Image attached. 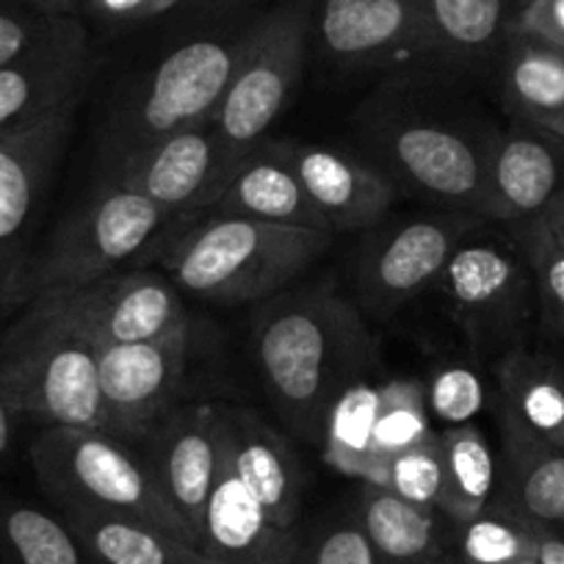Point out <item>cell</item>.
Instances as JSON below:
<instances>
[{
  "label": "cell",
  "instance_id": "obj_1",
  "mask_svg": "<svg viewBox=\"0 0 564 564\" xmlns=\"http://www.w3.org/2000/svg\"><path fill=\"white\" fill-rule=\"evenodd\" d=\"M252 349L276 415L311 446L333 401L373 362V338L355 302L329 280L282 291L254 316Z\"/></svg>",
  "mask_w": 564,
  "mask_h": 564
},
{
  "label": "cell",
  "instance_id": "obj_2",
  "mask_svg": "<svg viewBox=\"0 0 564 564\" xmlns=\"http://www.w3.org/2000/svg\"><path fill=\"white\" fill-rule=\"evenodd\" d=\"M329 243L333 232L197 210L172 221L153 260L194 300L232 307L289 291Z\"/></svg>",
  "mask_w": 564,
  "mask_h": 564
},
{
  "label": "cell",
  "instance_id": "obj_3",
  "mask_svg": "<svg viewBox=\"0 0 564 564\" xmlns=\"http://www.w3.org/2000/svg\"><path fill=\"white\" fill-rule=\"evenodd\" d=\"M175 219L153 199L97 181L51 236L31 249L7 313H18L36 296L89 285L128 263L153 258Z\"/></svg>",
  "mask_w": 564,
  "mask_h": 564
},
{
  "label": "cell",
  "instance_id": "obj_4",
  "mask_svg": "<svg viewBox=\"0 0 564 564\" xmlns=\"http://www.w3.org/2000/svg\"><path fill=\"white\" fill-rule=\"evenodd\" d=\"M0 393L20 421L106 432L97 349L45 300L20 307L0 335Z\"/></svg>",
  "mask_w": 564,
  "mask_h": 564
},
{
  "label": "cell",
  "instance_id": "obj_5",
  "mask_svg": "<svg viewBox=\"0 0 564 564\" xmlns=\"http://www.w3.org/2000/svg\"><path fill=\"white\" fill-rule=\"evenodd\" d=\"M34 479L56 512L122 514L144 520L197 545L188 525L161 492L148 459L100 430H40L29 443Z\"/></svg>",
  "mask_w": 564,
  "mask_h": 564
},
{
  "label": "cell",
  "instance_id": "obj_6",
  "mask_svg": "<svg viewBox=\"0 0 564 564\" xmlns=\"http://www.w3.org/2000/svg\"><path fill=\"white\" fill-rule=\"evenodd\" d=\"M249 29L238 36H199L166 53L148 75L124 86L102 124L100 172L164 135L214 119Z\"/></svg>",
  "mask_w": 564,
  "mask_h": 564
},
{
  "label": "cell",
  "instance_id": "obj_7",
  "mask_svg": "<svg viewBox=\"0 0 564 564\" xmlns=\"http://www.w3.org/2000/svg\"><path fill=\"white\" fill-rule=\"evenodd\" d=\"M498 130L481 133L459 119L430 111L384 113L373 124L371 148L390 183L437 210L487 221V181Z\"/></svg>",
  "mask_w": 564,
  "mask_h": 564
},
{
  "label": "cell",
  "instance_id": "obj_8",
  "mask_svg": "<svg viewBox=\"0 0 564 564\" xmlns=\"http://www.w3.org/2000/svg\"><path fill=\"white\" fill-rule=\"evenodd\" d=\"M446 313L476 355H507L536 316V289L512 232L490 221L470 230L437 276Z\"/></svg>",
  "mask_w": 564,
  "mask_h": 564
},
{
  "label": "cell",
  "instance_id": "obj_9",
  "mask_svg": "<svg viewBox=\"0 0 564 564\" xmlns=\"http://www.w3.org/2000/svg\"><path fill=\"white\" fill-rule=\"evenodd\" d=\"M311 20V0H282L249 29L247 47L214 113L230 175L249 150L269 139L271 124L289 108L305 73Z\"/></svg>",
  "mask_w": 564,
  "mask_h": 564
},
{
  "label": "cell",
  "instance_id": "obj_10",
  "mask_svg": "<svg viewBox=\"0 0 564 564\" xmlns=\"http://www.w3.org/2000/svg\"><path fill=\"white\" fill-rule=\"evenodd\" d=\"M485 219L454 210L404 214L368 227L355 252L357 300L373 316H393L426 289H435L457 243Z\"/></svg>",
  "mask_w": 564,
  "mask_h": 564
},
{
  "label": "cell",
  "instance_id": "obj_11",
  "mask_svg": "<svg viewBox=\"0 0 564 564\" xmlns=\"http://www.w3.org/2000/svg\"><path fill=\"white\" fill-rule=\"evenodd\" d=\"M80 102L84 97H75L0 135V313H7L14 280L34 249V227L67 153Z\"/></svg>",
  "mask_w": 564,
  "mask_h": 564
},
{
  "label": "cell",
  "instance_id": "obj_12",
  "mask_svg": "<svg viewBox=\"0 0 564 564\" xmlns=\"http://www.w3.org/2000/svg\"><path fill=\"white\" fill-rule=\"evenodd\" d=\"M36 300H45L97 351L161 338L188 322L181 289L164 271L150 269L113 271L89 285Z\"/></svg>",
  "mask_w": 564,
  "mask_h": 564
},
{
  "label": "cell",
  "instance_id": "obj_13",
  "mask_svg": "<svg viewBox=\"0 0 564 564\" xmlns=\"http://www.w3.org/2000/svg\"><path fill=\"white\" fill-rule=\"evenodd\" d=\"M188 346L192 318L161 338L97 351L106 435L135 446L175 410L186 382Z\"/></svg>",
  "mask_w": 564,
  "mask_h": 564
},
{
  "label": "cell",
  "instance_id": "obj_14",
  "mask_svg": "<svg viewBox=\"0 0 564 564\" xmlns=\"http://www.w3.org/2000/svg\"><path fill=\"white\" fill-rule=\"evenodd\" d=\"M97 181L153 199L172 216H188L208 210L219 199L230 172L210 119L153 141L111 170L100 172Z\"/></svg>",
  "mask_w": 564,
  "mask_h": 564
},
{
  "label": "cell",
  "instance_id": "obj_15",
  "mask_svg": "<svg viewBox=\"0 0 564 564\" xmlns=\"http://www.w3.org/2000/svg\"><path fill=\"white\" fill-rule=\"evenodd\" d=\"M311 34L322 56L346 73L423 62L421 0H318Z\"/></svg>",
  "mask_w": 564,
  "mask_h": 564
},
{
  "label": "cell",
  "instance_id": "obj_16",
  "mask_svg": "<svg viewBox=\"0 0 564 564\" xmlns=\"http://www.w3.org/2000/svg\"><path fill=\"white\" fill-rule=\"evenodd\" d=\"M95 69L97 58L84 23L73 14L58 18L45 40L0 67V135L86 97Z\"/></svg>",
  "mask_w": 564,
  "mask_h": 564
},
{
  "label": "cell",
  "instance_id": "obj_17",
  "mask_svg": "<svg viewBox=\"0 0 564 564\" xmlns=\"http://www.w3.org/2000/svg\"><path fill=\"white\" fill-rule=\"evenodd\" d=\"M144 443L148 465L166 501L175 507L199 547L205 507L221 465L219 404L175 406L161 417Z\"/></svg>",
  "mask_w": 564,
  "mask_h": 564
},
{
  "label": "cell",
  "instance_id": "obj_18",
  "mask_svg": "<svg viewBox=\"0 0 564 564\" xmlns=\"http://www.w3.org/2000/svg\"><path fill=\"white\" fill-rule=\"evenodd\" d=\"M562 181L564 139L512 119L492 144L487 221L512 227L545 214Z\"/></svg>",
  "mask_w": 564,
  "mask_h": 564
},
{
  "label": "cell",
  "instance_id": "obj_19",
  "mask_svg": "<svg viewBox=\"0 0 564 564\" xmlns=\"http://www.w3.org/2000/svg\"><path fill=\"white\" fill-rule=\"evenodd\" d=\"M285 141L307 197L333 232L368 230L388 216L395 186L377 164L311 141Z\"/></svg>",
  "mask_w": 564,
  "mask_h": 564
},
{
  "label": "cell",
  "instance_id": "obj_20",
  "mask_svg": "<svg viewBox=\"0 0 564 564\" xmlns=\"http://www.w3.org/2000/svg\"><path fill=\"white\" fill-rule=\"evenodd\" d=\"M221 446L260 507L282 529H296L305 492L300 457L269 421L247 406L219 404Z\"/></svg>",
  "mask_w": 564,
  "mask_h": 564
},
{
  "label": "cell",
  "instance_id": "obj_21",
  "mask_svg": "<svg viewBox=\"0 0 564 564\" xmlns=\"http://www.w3.org/2000/svg\"><path fill=\"white\" fill-rule=\"evenodd\" d=\"M300 525L282 529L249 492L221 446V465L205 507L199 551L216 564H294Z\"/></svg>",
  "mask_w": 564,
  "mask_h": 564
},
{
  "label": "cell",
  "instance_id": "obj_22",
  "mask_svg": "<svg viewBox=\"0 0 564 564\" xmlns=\"http://www.w3.org/2000/svg\"><path fill=\"white\" fill-rule=\"evenodd\" d=\"M208 210L269 225L333 232L307 197L282 139H263L258 148L249 150Z\"/></svg>",
  "mask_w": 564,
  "mask_h": 564
},
{
  "label": "cell",
  "instance_id": "obj_23",
  "mask_svg": "<svg viewBox=\"0 0 564 564\" xmlns=\"http://www.w3.org/2000/svg\"><path fill=\"white\" fill-rule=\"evenodd\" d=\"M501 426L564 452V362L547 351L514 346L496 360Z\"/></svg>",
  "mask_w": 564,
  "mask_h": 564
},
{
  "label": "cell",
  "instance_id": "obj_24",
  "mask_svg": "<svg viewBox=\"0 0 564 564\" xmlns=\"http://www.w3.org/2000/svg\"><path fill=\"white\" fill-rule=\"evenodd\" d=\"M355 509L382 564H426L452 553L457 523L437 507L412 503L388 487L360 481Z\"/></svg>",
  "mask_w": 564,
  "mask_h": 564
},
{
  "label": "cell",
  "instance_id": "obj_25",
  "mask_svg": "<svg viewBox=\"0 0 564 564\" xmlns=\"http://www.w3.org/2000/svg\"><path fill=\"white\" fill-rule=\"evenodd\" d=\"M507 31L503 0H421L423 62L481 73L498 62Z\"/></svg>",
  "mask_w": 564,
  "mask_h": 564
},
{
  "label": "cell",
  "instance_id": "obj_26",
  "mask_svg": "<svg viewBox=\"0 0 564 564\" xmlns=\"http://www.w3.org/2000/svg\"><path fill=\"white\" fill-rule=\"evenodd\" d=\"M503 457L492 501L518 514L531 529L564 540V452L529 441L501 426Z\"/></svg>",
  "mask_w": 564,
  "mask_h": 564
},
{
  "label": "cell",
  "instance_id": "obj_27",
  "mask_svg": "<svg viewBox=\"0 0 564 564\" xmlns=\"http://www.w3.org/2000/svg\"><path fill=\"white\" fill-rule=\"evenodd\" d=\"M496 67L509 117L564 139V51L507 34Z\"/></svg>",
  "mask_w": 564,
  "mask_h": 564
},
{
  "label": "cell",
  "instance_id": "obj_28",
  "mask_svg": "<svg viewBox=\"0 0 564 564\" xmlns=\"http://www.w3.org/2000/svg\"><path fill=\"white\" fill-rule=\"evenodd\" d=\"M58 514L84 545L89 564H216L197 545L144 520L86 509Z\"/></svg>",
  "mask_w": 564,
  "mask_h": 564
},
{
  "label": "cell",
  "instance_id": "obj_29",
  "mask_svg": "<svg viewBox=\"0 0 564 564\" xmlns=\"http://www.w3.org/2000/svg\"><path fill=\"white\" fill-rule=\"evenodd\" d=\"M0 564H89V556L56 509L0 487Z\"/></svg>",
  "mask_w": 564,
  "mask_h": 564
},
{
  "label": "cell",
  "instance_id": "obj_30",
  "mask_svg": "<svg viewBox=\"0 0 564 564\" xmlns=\"http://www.w3.org/2000/svg\"><path fill=\"white\" fill-rule=\"evenodd\" d=\"M379 384L371 379L351 382L327 410L322 430V457L340 476L377 485L379 468L373 459V421H377Z\"/></svg>",
  "mask_w": 564,
  "mask_h": 564
},
{
  "label": "cell",
  "instance_id": "obj_31",
  "mask_svg": "<svg viewBox=\"0 0 564 564\" xmlns=\"http://www.w3.org/2000/svg\"><path fill=\"white\" fill-rule=\"evenodd\" d=\"M446 459V490L441 512L454 523L476 518L490 507L498 490V463L485 432L474 423L446 426L441 432Z\"/></svg>",
  "mask_w": 564,
  "mask_h": 564
},
{
  "label": "cell",
  "instance_id": "obj_32",
  "mask_svg": "<svg viewBox=\"0 0 564 564\" xmlns=\"http://www.w3.org/2000/svg\"><path fill=\"white\" fill-rule=\"evenodd\" d=\"M435 435L426 406V388L421 379H388L379 384L377 421H373V459H377L379 479L384 465L395 454L417 446Z\"/></svg>",
  "mask_w": 564,
  "mask_h": 564
},
{
  "label": "cell",
  "instance_id": "obj_33",
  "mask_svg": "<svg viewBox=\"0 0 564 564\" xmlns=\"http://www.w3.org/2000/svg\"><path fill=\"white\" fill-rule=\"evenodd\" d=\"M457 564H514L534 556V529L498 501L454 531Z\"/></svg>",
  "mask_w": 564,
  "mask_h": 564
},
{
  "label": "cell",
  "instance_id": "obj_34",
  "mask_svg": "<svg viewBox=\"0 0 564 564\" xmlns=\"http://www.w3.org/2000/svg\"><path fill=\"white\" fill-rule=\"evenodd\" d=\"M518 241L536 289V316L547 333L564 340V249L553 241L542 216L507 227Z\"/></svg>",
  "mask_w": 564,
  "mask_h": 564
},
{
  "label": "cell",
  "instance_id": "obj_35",
  "mask_svg": "<svg viewBox=\"0 0 564 564\" xmlns=\"http://www.w3.org/2000/svg\"><path fill=\"white\" fill-rule=\"evenodd\" d=\"M294 564H382L377 547L368 540L357 509H338L307 531L300 529V547Z\"/></svg>",
  "mask_w": 564,
  "mask_h": 564
},
{
  "label": "cell",
  "instance_id": "obj_36",
  "mask_svg": "<svg viewBox=\"0 0 564 564\" xmlns=\"http://www.w3.org/2000/svg\"><path fill=\"white\" fill-rule=\"evenodd\" d=\"M426 388V406L430 417H437L446 426H463L474 423L479 412L490 404V390L479 368L463 360H446L432 368Z\"/></svg>",
  "mask_w": 564,
  "mask_h": 564
},
{
  "label": "cell",
  "instance_id": "obj_37",
  "mask_svg": "<svg viewBox=\"0 0 564 564\" xmlns=\"http://www.w3.org/2000/svg\"><path fill=\"white\" fill-rule=\"evenodd\" d=\"M379 485L412 503L441 509L443 490H446V459H443L441 432L388 459Z\"/></svg>",
  "mask_w": 564,
  "mask_h": 564
},
{
  "label": "cell",
  "instance_id": "obj_38",
  "mask_svg": "<svg viewBox=\"0 0 564 564\" xmlns=\"http://www.w3.org/2000/svg\"><path fill=\"white\" fill-rule=\"evenodd\" d=\"M58 18L64 14H45L14 0H0V67L18 62L45 40Z\"/></svg>",
  "mask_w": 564,
  "mask_h": 564
},
{
  "label": "cell",
  "instance_id": "obj_39",
  "mask_svg": "<svg viewBox=\"0 0 564 564\" xmlns=\"http://www.w3.org/2000/svg\"><path fill=\"white\" fill-rule=\"evenodd\" d=\"M186 0H78V12L106 29H135L181 9Z\"/></svg>",
  "mask_w": 564,
  "mask_h": 564
},
{
  "label": "cell",
  "instance_id": "obj_40",
  "mask_svg": "<svg viewBox=\"0 0 564 564\" xmlns=\"http://www.w3.org/2000/svg\"><path fill=\"white\" fill-rule=\"evenodd\" d=\"M507 34L531 36L564 51V0H520Z\"/></svg>",
  "mask_w": 564,
  "mask_h": 564
},
{
  "label": "cell",
  "instance_id": "obj_41",
  "mask_svg": "<svg viewBox=\"0 0 564 564\" xmlns=\"http://www.w3.org/2000/svg\"><path fill=\"white\" fill-rule=\"evenodd\" d=\"M18 423L20 417L14 415V410L9 406L7 395L0 393V468L9 463L14 448V437H18Z\"/></svg>",
  "mask_w": 564,
  "mask_h": 564
},
{
  "label": "cell",
  "instance_id": "obj_42",
  "mask_svg": "<svg viewBox=\"0 0 564 564\" xmlns=\"http://www.w3.org/2000/svg\"><path fill=\"white\" fill-rule=\"evenodd\" d=\"M534 556L540 564H564V540L534 529Z\"/></svg>",
  "mask_w": 564,
  "mask_h": 564
},
{
  "label": "cell",
  "instance_id": "obj_43",
  "mask_svg": "<svg viewBox=\"0 0 564 564\" xmlns=\"http://www.w3.org/2000/svg\"><path fill=\"white\" fill-rule=\"evenodd\" d=\"M540 216H542V221H545L547 232L553 236V241L564 249V181H562V188H558V194L553 197V203L547 205L545 214H540Z\"/></svg>",
  "mask_w": 564,
  "mask_h": 564
},
{
  "label": "cell",
  "instance_id": "obj_44",
  "mask_svg": "<svg viewBox=\"0 0 564 564\" xmlns=\"http://www.w3.org/2000/svg\"><path fill=\"white\" fill-rule=\"evenodd\" d=\"M14 3H23V7L45 14H73L75 18V12H78V0H14Z\"/></svg>",
  "mask_w": 564,
  "mask_h": 564
},
{
  "label": "cell",
  "instance_id": "obj_45",
  "mask_svg": "<svg viewBox=\"0 0 564 564\" xmlns=\"http://www.w3.org/2000/svg\"><path fill=\"white\" fill-rule=\"evenodd\" d=\"M426 564H457V558H454L452 553H446V556H441V558H432V562H426Z\"/></svg>",
  "mask_w": 564,
  "mask_h": 564
},
{
  "label": "cell",
  "instance_id": "obj_46",
  "mask_svg": "<svg viewBox=\"0 0 564 564\" xmlns=\"http://www.w3.org/2000/svg\"><path fill=\"white\" fill-rule=\"evenodd\" d=\"M514 564H540V558L529 556V558H520V562H514Z\"/></svg>",
  "mask_w": 564,
  "mask_h": 564
}]
</instances>
